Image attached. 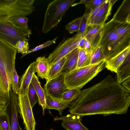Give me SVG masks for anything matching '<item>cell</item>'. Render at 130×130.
Returning <instances> with one entry per match:
<instances>
[{"mask_svg": "<svg viewBox=\"0 0 130 130\" xmlns=\"http://www.w3.org/2000/svg\"><path fill=\"white\" fill-rule=\"evenodd\" d=\"M130 92L109 75L98 83L80 91L69 104L68 111L82 117L126 114L130 104Z\"/></svg>", "mask_w": 130, "mask_h": 130, "instance_id": "6da1fadb", "label": "cell"}, {"mask_svg": "<svg viewBox=\"0 0 130 130\" xmlns=\"http://www.w3.org/2000/svg\"><path fill=\"white\" fill-rule=\"evenodd\" d=\"M116 22L112 19L104 24L99 33L98 45L104 49L105 58H112L130 46V39L119 36L116 30Z\"/></svg>", "mask_w": 130, "mask_h": 130, "instance_id": "7a4b0ae2", "label": "cell"}, {"mask_svg": "<svg viewBox=\"0 0 130 130\" xmlns=\"http://www.w3.org/2000/svg\"><path fill=\"white\" fill-rule=\"evenodd\" d=\"M105 61L98 63L77 68L66 74V84L69 89L80 90L105 68Z\"/></svg>", "mask_w": 130, "mask_h": 130, "instance_id": "3957f363", "label": "cell"}, {"mask_svg": "<svg viewBox=\"0 0 130 130\" xmlns=\"http://www.w3.org/2000/svg\"><path fill=\"white\" fill-rule=\"evenodd\" d=\"M17 52L15 48L0 39V78L9 93Z\"/></svg>", "mask_w": 130, "mask_h": 130, "instance_id": "277c9868", "label": "cell"}, {"mask_svg": "<svg viewBox=\"0 0 130 130\" xmlns=\"http://www.w3.org/2000/svg\"><path fill=\"white\" fill-rule=\"evenodd\" d=\"M76 0H55L48 5L42 28L46 34L61 22L67 11Z\"/></svg>", "mask_w": 130, "mask_h": 130, "instance_id": "5b68a950", "label": "cell"}, {"mask_svg": "<svg viewBox=\"0 0 130 130\" xmlns=\"http://www.w3.org/2000/svg\"><path fill=\"white\" fill-rule=\"evenodd\" d=\"M25 0H0V20L6 21L10 17L18 15L27 16L35 9L27 6Z\"/></svg>", "mask_w": 130, "mask_h": 130, "instance_id": "8992f818", "label": "cell"}, {"mask_svg": "<svg viewBox=\"0 0 130 130\" xmlns=\"http://www.w3.org/2000/svg\"><path fill=\"white\" fill-rule=\"evenodd\" d=\"M29 28L19 29L14 28L7 21L0 20V39L15 49V45L19 40H30L27 37L32 34Z\"/></svg>", "mask_w": 130, "mask_h": 130, "instance_id": "52a82bcc", "label": "cell"}, {"mask_svg": "<svg viewBox=\"0 0 130 130\" xmlns=\"http://www.w3.org/2000/svg\"><path fill=\"white\" fill-rule=\"evenodd\" d=\"M82 38L76 34L66 40L64 39L47 58L50 66L63 58L78 48V42Z\"/></svg>", "mask_w": 130, "mask_h": 130, "instance_id": "ba28073f", "label": "cell"}, {"mask_svg": "<svg viewBox=\"0 0 130 130\" xmlns=\"http://www.w3.org/2000/svg\"><path fill=\"white\" fill-rule=\"evenodd\" d=\"M20 114L26 130H35L36 121L27 94L18 95Z\"/></svg>", "mask_w": 130, "mask_h": 130, "instance_id": "9c48e42d", "label": "cell"}, {"mask_svg": "<svg viewBox=\"0 0 130 130\" xmlns=\"http://www.w3.org/2000/svg\"><path fill=\"white\" fill-rule=\"evenodd\" d=\"M65 75H58L46 82L43 88L45 93L53 98L61 100L63 94L69 89L65 83Z\"/></svg>", "mask_w": 130, "mask_h": 130, "instance_id": "30bf717a", "label": "cell"}, {"mask_svg": "<svg viewBox=\"0 0 130 130\" xmlns=\"http://www.w3.org/2000/svg\"><path fill=\"white\" fill-rule=\"evenodd\" d=\"M6 109L10 118L11 130H22L18 121V113H20L18 95L11 89L9 91V99L6 104Z\"/></svg>", "mask_w": 130, "mask_h": 130, "instance_id": "8fae6325", "label": "cell"}, {"mask_svg": "<svg viewBox=\"0 0 130 130\" xmlns=\"http://www.w3.org/2000/svg\"><path fill=\"white\" fill-rule=\"evenodd\" d=\"M82 117L79 116L70 114L65 116L56 117L54 120L61 121L62 126L67 130H89L82 123Z\"/></svg>", "mask_w": 130, "mask_h": 130, "instance_id": "7c38bea8", "label": "cell"}, {"mask_svg": "<svg viewBox=\"0 0 130 130\" xmlns=\"http://www.w3.org/2000/svg\"><path fill=\"white\" fill-rule=\"evenodd\" d=\"M117 1V0H106L95 18L92 25H103L105 24L111 14L112 6Z\"/></svg>", "mask_w": 130, "mask_h": 130, "instance_id": "4fadbf2b", "label": "cell"}, {"mask_svg": "<svg viewBox=\"0 0 130 130\" xmlns=\"http://www.w3.org/2000/svg\"><path fill=\"white\" fill-rule=\"evenodd\" d=\"M35 61L31 63L22 76L19 83V93L27 94L28 87L33 75L36 72Z\"/></svg>", "mask_w": 130, "mask_h": 130, "instance_id": "5bb4252c", "label": "cell"}, {"mask_svg": "<svg viewBox=\"0 0 130 130\" xmlns=\"http://www.w3.org/2000/svg\"><path fill=\"white\" fill-rule=\"evenodd\" d=\"M112 19L116 22L130 24V0L123 1Z\"/></svg>", "mask_w": 130, "mask_h": 130, "instance_id": "9a60e30c", "label": "cell"}, {"mask_svg": "<svg viewBox=\"0 0 130 130\" xmlns=\"http://www.w3.org/2000/svg\"><path fill=\"white\" fill-rule=\"evenodd\" d=\"M79 51V48H77L66 57L65 62L57 75H66L77 68Z\"/></svg>", "mask_w": 130, "mask_h": 130, "instance_id": "2e32d148", "label": "cell"}, {"mask_svg": "<svg viewBox=\"0 0 130 130\" xmlns=\"http://www.w3.org/2000/svg\"><path fill=\"white\" fill-rule=\"evenodd\" d=\"M35 68L38 75L47 82L49 80L51 66L47 58L45 56L37 58L35 61Z\"/></svg>", "mask_w": 130, "mask_h": 130, "instance_id": "e0dca14e", "label": "cell"}, {"mask_svg": "<svg viewBox=\"0 0 130 130\" xmlns=\"http://www.w3.org/2000/svg\"><path fill=\"white\" fill-rule=\"evenodd\" d=\"M130 54V47H128L119 54L105 62V67L111 72H117L119 67Z\"/></svg>", "mask_w": 130, "mask_h": 130, "instance_id": "ac0fdd59", "label": "cell"}, {"mask_svg": "<svg viewBox=\"0 0 130 130\" xmlns=\"http://www.w3.org/2000/svg\"><path fill=\"white\" fill-rule=\"evenodd\" d=\"M103 25H92L88 26L84 37L90 43L92 50L97 46L99 33Z\"/></svg>", "mask_w": 130, "mask_h": 130, "instance_id": "d6986e66", "label": "cell"}, {"mask_svg": "<svg viewBox=\"0 0 130 130\" xmlns=\"http://www.w3.org/2000/svg\"><path fill=\"white\" fill-rule=\"evenodd\" d=\"M117 82L121 84L130 76V54L118 69L117 72Z\"/></svg>", "mask_w": 130, "mask_h": 130, "instance_id": "ffe728a7", "label": "cell"}, {"mask_svg": "<svg viewBox=\"0 0 130 130\" xmlns=\"http://www.w3.org/2000/svg\"><path fill=\"white\" fill-rule=\"evenodd\" d=\"M45 102L46 108L48 110H57L61 116L63 112V110L69 107V105L61 100L53 98L46 93Z\"/></svg>", "mask_w": 130, "mask_h": 130, "instance_id": "44dd1931", "label": "cell"}, {"mask_svg": "<svg viewBox=\"0 0 130 130\" xmlns=\"http://www.w3.org/2000/svg\"><path fill=\"white\" fill-rule=\"evenodd\" d=\"M31 82L38 95L39 104L42 108L44 115L45 109L46 108L45 92L41 86L38 77L35 74L33 76Z\"/></svg>", "mask_w": 130, "mask_h": 130, "instance_id": "7402d4cb", "label": "cell"}, {"mask_svg": "<svg viewBox=\"0 0 130 130\" xmlns=\"http://www.w3.org/2000/svg\"><path fill=\"white\" fill-rule=\"evenodd\" d=\"M28 20V18L25 16L18 15L10 17L6 21L10 23L14 28L23 30L29 28Z\"/></svg>", "mask_w": 130, "mask_h": 130, "instance_id": "603a6c76", "label": "cell"}, {"mask_svg": "<svg viewBox=\"0 0 130 130\" xmlns=\"http://www.w3.org/2000/svg\"><path fill=\"white\" fill-rule=\"evenodd\" d=\"M105 60V56L103 48L100 45L97 46L91 52L90 65L96 64Z\"/></svg>", "mask_w": 130, "mask_h": 130, "instance_id": "cb8c5ba5", "label": "cell"}, {"mask_svg": "<svg viewBox=\"0 0 130 130\" xmlns=\"http://www.w3.org/2000/svg\"><path fill=\"white\" fill-rule=\"evenodd\" d=\"M91 53L85 49H79L77 68L90 65Z\"/></svg>", "mask_w": 130, "mask_h": 130, "instance_id": "d4e9b609", "label": "cell"}, {"mask_svg": "<svg viewBox=\"0 0 130 130\" xmlns=\"http://www.w3.org/2000/svg\"><path fill=\"white\" fill-rule=\"evenodd\" d=\"M6 109V106L0 107V130H11L9 117Z\"/></svg>", "mask_w": 130, "mask_h": 130, "instance_id": "484cf974", "label": "cell"}, {"mask_svg": "<svg viewBox=\"0 0 130 130\" xmlns=\"http://www.w3.org/2000/svg\"><path fill=\"white\" fill-rule=\"evenodd\" d=\"M106 0H82L79 2L73 4L72 6L80 4L85 5L86 8L84 14H88L98 6L104 3Z\"/></svg>", "mask_w": 130, "mask_h": 130, "instance_id": "4316f807", "label": "cell"}, {"mask_svg": "<svg viewBox=\"0 0 130 130\" xmlns=\"http://www.w3.org/2000/svg\"><path fill=\"white\" fill-rule=\"evenodd\" d=\"M116 22V30L118 35L124 39H130V24Z\"/></svg>", "mask_w": 130, "mask_h": 130, "instance_id": "83f0119b", "label": "cell"}, {"mask_svg": "<svg viewBox=\"0 0 130 130\" xmlns=\"http://www.w3.org/2000/svg\"><path fill=\"white\" fill-rule=\"evenodd\" d=\"M66 59L65 57L51 66V68L48 80L57 75L61 70L65 62Z\"/></svg>", "mask_w": 130, "mask_h": 130, "instance_id": "f1b7e54d", "label": "cell"}, {"mask_svg": "<svg viewBox=\"0 0 130 130\" xmlns=\"http://www.w3.org/2000/svg\"><path fill=\"white\" fill-rule=\"evenodd\" d=\"M80 91L75 89H69L63 94L61 100L69 105L76 98Z\"/></svg>", "mask_w": 130, "mask_h": 130, "instance_id": "f546056e", "label": "cell"}, {"mask_svg": "<svg viewBox=\"0 0 130 130\" xmlns=\"http://www.w3.org/2000/svg\"><path fill=\"white\" fill-rule=\"evenodd\" d=\"M15 49L18 53L22 54L21 58L28 54L29 51L28 41L25 40H19L15 44Z\"/></svg>", "mask_w": 130, "mask_h": 130, "instance_id": "4dcf8cb0", "label": "cell"}, {"mask_svg": "<svg viewBox=\"0 0 130 130\" xmlns=\"http://www.w3.org/2000/svg\"><path fill=\"white\" fill-rule=\"evenodd\" d=\"M81 17L76 18L73 20L65 26L66 29L70 34L74 32H77L79 29Z\"/></svg>", "mask_w": 130, "mask_h": 130, "instance_id": "1f68e13d", "label": "cell"}, {"mask_svg": "<svg viewBox=\"0 0 130 130\" xmlns=\"http://www.w3.org/2000/svg\"><path fill=\"white\" fill-rule=\"evenodd\" d=\"M27 95L29 101L32 108L38 102V98L32 83L31 82L29 85Z\"/></svg>", "mask_w": 130, "mask_h": 130, "instance_id": "d6a6232c", "label": "cell"}, {"mask_svg": "<svg viewBox=\"0 0 130 130\" xmlns=\"http://www.w3.org/2000/svg\"><path fill=\"white\" fill-rule=\"evenodd\" d=\"M88 16V14H84L81 17L79 28L76 34L82 37H84L87 29Z\"/></svg>", "mask_w": 130, "mask_h": 130, "instance_id": "836d02e7", "label": "cell"}, {"mask_svg": "<svg viewBox=\"0 0 130 130\" xmlns=\"http://www.w3.org/2000/svg\"><path fill=\"white\" fill-rule=\"evenodd\" d=\"M9 99V93L5 88L0 78V105H6Z\"/></svg>", "mask_w": 130, "mask_h": 130, "instance_id": "e575fe53", "label": "cell"}, {"mask_svg": "<svg viewBox=\"0 0 130 130\" xmlns=\"http://www.w3.org/2000/svg\"><path fill=\"white\" fill-rule=\"evenodd\" d=\"M19 78L15 67L14 69L13 77L11 84V89L16 94L19 93Z\"/></svg>", "mask_w": 130, "mask_h": 130, "instance_id": "d590c367", "label": "cell"}, {"mask_svg": "<svg viewBox=\"0 0 130 130\" xmlns=\"http://www.w3.org/2000/svg\"><path fill=\"white\" fill-rule=\"evenodd\" d=\"M58 38V37H57L52 40L47 41L37 46L33 49L30 50L28 54L50 46L53 43H55Z\"/></svg>", "mask_w": 130, "mask_h": 130, "instance_id": "8d00e7d4", "label": "cell"}, {"mask_svg": "<svg viewBox=\"0 0 130 130\" xmlns=\"http://www.w3.org/2000/svg\"><path fill=\"white\" fill-rule=\"evenodd\" d=\"M123 83L122 86L124 88L130 92V77L125 80Z\"/></svg>", "mask_w": 130, "mask_h": 130, "instance_id": "74e56055", "label": "cell"}, {"mask_svg": "<svg viewBox=\"0 0 130 130\" xmlns=\"http://www.w3.org/2000/svg\"><path fill=\"white\" fill-rule=\"evenodd\" d=\"M84 46V49L91 53L92 51L91 46L89 42L86 39L85 42Z\"/></svg>", "mask_w": 130, "mask_h": 130, "instance_id": "f35d334b", "label": "cell"}, {"mask_svg": "<svg viewBox=\"0 0 130 130\" xmlns=\"http://www.w3.org/2000/svg\"><path fill=\"white\" fill-rule=\"evenodd\" d=\"M86 39L84 37L82 38L78 42V48L79 49H84L85 42Z\"/></svg>", "mask_w": 130, "mask_h": 130, "instance_id": "ab89813d", "label": "cell"}, {"mask_svg": "<svg viewBox=\"0 0 130 130\" xmlns=\"http://www.w3.org/2000/svg\"><path fill=\"white\" fill-rule=\"evenodd\" d=\"M5 105H0V107H3V106H5Z\"/></svg>", "mask_w": 130, "mask_h": 130, "instance_id": "60d3db41", "label": "cell"}, {"mask_svg": "<svg viewBox=\"0 0 130 130\" xmlns=\"http://www.w3.org/2000/svg\"><path fill=\"white\" fill-rule=\"evenodd\" d=\"M50 130H53V129H52V128H51V129H50Z\"/></svg>", "mask_w": 130, "mask_h": 130, "instance_id": "b9f144b4", "label": "cell"}]
</instances>
